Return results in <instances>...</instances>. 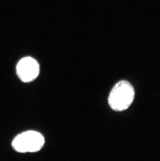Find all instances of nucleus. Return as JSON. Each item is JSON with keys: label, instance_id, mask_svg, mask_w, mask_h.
Returning a JSON list of instances; mask_svg holds the SVG:
<instances>
[{"label": "nucleus", "instance_id": "nucleus-1", "mask_svg": "<svg viewBox=\"0 0 160 161\" xmlns=\"http://www.w3.org/2000/svg\"><path fill=\"white\" fill-rule=\"evenodd\" d=\"M134 97V89L131 84L127 81H120L111 90L108 97V103L114 111H125L133 103Z\"/></svg>", "mask_w": 160, "mask_h": 161}, {"label": "nucleus", "instance_id": "nucleus-2", "mask_svg": "<svg viewBox=\"0 0 160 161\" xmlns=\"http://www.w3.org/2000/svg\"><path fill=\"white\" fill-rule=\"evenodd\" d=\"M45 139L42 134L34 130L26 131L19 134L13 140L14 150L19 153L35 152L44 146Z\"/></svg>", "mask_w": 160, "mask_h": 161}, {"label": "nucleus", "instance_id": "nucleus-3", "mask_svg": "<svg viewBox=\"0 0 160 161\" xmlns=\"http://www.w3.org/2000/svg\"><path fill=\"white\" fill-rule=\"evenodd\" d=\"M17 76L22 81L29 82L34 80L39 76V63L31 57H26L20 59L16 66Z\"/></svg>", "mask_w": 160, "mask_h": 161}]
</instances>
